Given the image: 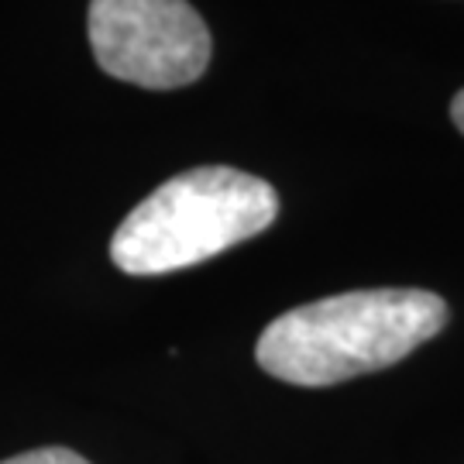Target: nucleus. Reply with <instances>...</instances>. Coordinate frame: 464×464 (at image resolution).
I'll list each match as a JSON object with an SVG mask.
<instances>
[{"label":"nucleus","mask_w":464,"mask_h":464,"mask_svg":"<svg viewBox=\"0 0 464 464\" xmlns=\"http://www.w3.org/2000/svg\"><path fill=\"white\" fill-rule=\"evenodd\" d=\"M0 464H90L86 458H80L76 450L66 448H42V450H28V454H17V458H7Z\"/></svg>","instance_id":"obj_4"},{"label":"nucleus","mask_w":464,"mask_h":464,"mask_svg":"<svg viewBox=\"0 0 464 464\" xmlns=\"http://www.w3.org/2000/svg\"><path fill=\"white\" fill-rule=\"evenodd\" d=\"M90 45L107 76L145 90L197 83L214 52L186 0H90Z\"/></svg>","instance_id":"obj_3"},{"label":"nucleus","mask_w":464,"mask_h":464,"mask_svg":"<svg viewBox=\"0 0 464 464\" xmlns=\"http://www.w3.org/2000/svg\"><path fill=\"white\" fill-rule=\"evenodd\" d=\"M450 117H454V124H458V131L464 134V90L454 97V103H450Z\"/></svg>","instance_id":"obj_5"},{"label":"nucleus","mask_w":464,"mask_h":464,"mask_svg":"<svg viewBox=\"0 0 464 464\" xmlns=\"http://www.w3.org/2000/svg\"><path fill=\"white\" fill-rule=\"evenodd\" d=\"M444 327L448 303L437 293L354 289L276 316L255 358L272 379L324 389L396 365Z\"/></svg>","instance_id":"obj_1"},{"label":"nucleus","mask_w":464,"mask_h":464,"mask_svg":"<svg viewBox=\"0 0 464 464\" xmlns=\"http://www.w3.org/2000/svg\"><path fill=\"white\" fill-rule=\"evenodd\" d=\"M276 189L231 166H199L172 176L121 220L111 262L128 276L193 268L276 224Z\"/></svg>","instance_id":"obj_2"}]
</instances>
